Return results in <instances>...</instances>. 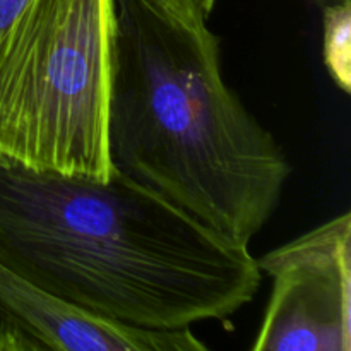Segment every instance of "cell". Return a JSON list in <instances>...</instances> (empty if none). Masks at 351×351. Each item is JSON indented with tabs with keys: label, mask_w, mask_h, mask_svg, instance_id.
Here are the masks:
<instances>
[{
	"label": "cell",
	"mask_w": 351,
	"mask_h": 351,
	"mask_svg": "<svg viewBox=\"0 0 351 351\" xmlns=\"http://www.w3.org/2000/svg\"><path fill=\"white\" fill-rule=\"evenodd\" d=\"M113 0H0V158L108 178Z\"/></svg>",
	"instance_id": "cell-3"
},
{
	"label": "cell",
	"mask_w": 351,
	"mask_h": 351,
	"mask_svg": "<svg viewBox=\"0 0 351 351\" xmlns=\"http://www.w3.org/2000/svg\"><path fill=\"white\" fill-rule=\"evenodd\" d=\"M0 267L91 314L161 329L228 321L263 285L249 247L134 182L0 158Z\"/></svg>",
	"instance_id": "cell-1"
},
{
	"label": "cell",
	"mask_w": 351,
	"mask_h": 351,
	"mask_svg": "<svg viewBox=\"0 0 351 351\" xmlns=\"http://www.w3.org/2000/svg\"><path fill=\"white\" fill-rule=\"evenodd\" d=\"M256 259L271 293L250 351H351L348 211Z\"/></svg>",
	"instance_id": "cell-4"
},
{
	"label": "cell",
	"mask_w": 351,
	"mask_h": 351,
	"mask_svg": "<svg viewBox=\"0 0 351 351\" xmlns=\"http://www.w3.org/2000/svg\"><path fill=\"white\" fill-rule=\"evenodd\" d=\"M319 2H326V3H335V2H348V0H319Z\"/></svg>",
	"instance_id": "cell-9"
},
{
	"label": "cell",
	"mask_w": 351,
	"mask_h": 351,
	"mask_svg": "<svg viewBox=\"0 0 351 351\" xmlns=\"http://www.w3.org/2000/svg\"><path fill=\"white\" fill-rule=\"evenodd\" d=\"M322 58L336 88L351 93V0L326 3Z\"/></svg>",
	"instance_id": "cell-6"
},
{
	"label": "cell",
	"mask_w": 351,
	"mask_h": 351,
	"mask_svg": "<svg viewBox=\"0 0 351 351\" xmlns=\"http://www.w3.org/2000/svg\"><path fill=\"white\" fill-rule=\"evenodd\" d=\"M106 144L113 173L247 245L291 175L273 134L221 71L219 38L147 0H113Z\"/></svg>",
	"instance_id": "cell-2"
},
{
	"label": "cell",
	"mask_w": 351,
	"mask_h": 351,
	"mask_svg": "<svg viewBox=\"0 0 351 351\" xmlns=\"http://www.w3.org/2000/svg\"><path fill=\"white\" fill-rule=\"evenodd\" d=\"M0 319L48 351H213L191 328H147L91 314L26 287L2 267Z\"/></svg>",
	"instance_id": "cell-5"
},
{
	"label": "cell",
	"mask_w": 351,
	"mask_h": 351,
	"mask_svg": "<svg viewBox=\"0 0 351 351\" xmlns=\"http://www.w3.org/2000/svg\"><path fill=\"white\" fill-rule=\"evenodd\" d=\"M171 19L187 26H208L209 16L218 0H147Z\"/></svg>",
	"instance_id": "cell-7"
},
{
	"label": "cell",
	"mask_w": 351,
	"mask_h": 351,
	"mask_svg": "<svg viewBox=\"0 0 351 351\" xmlns=\"http://www.w3.org/2000/svg\"><path fill=\"white\" fill-rule=\"evenodd\" d=\"M0 351H48L33 336L0 319Z\"/></svg>",
	"instance_id": "cell-8"
}]
</instances>
